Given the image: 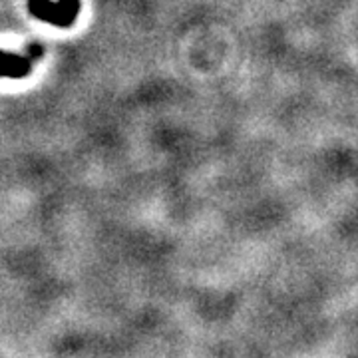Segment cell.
Segmentation results:
<instances>
[{"label":"cell","mask_w":358,"mask_h":358,"mask_svg":"<svg viewBox=\"0 0 358 358\" xmlns=\"http://www.w3.org/2000/svg\"><path fill=\"white\" fill-rule=\"evenodd\" d=\"M40 54H42L40 46H32L26 56L0 50V78H14V80L24 78L26 74H30V70L36 62V58H40Z\"/></svg>","instance_id":"obj_2"},{"label":"cell","mask_w":358,"mask_h":358,"mask_svg":"<svg viewBox=\"0 0 358 358\" xmlns=\"http://www.w3.org/2000/svg\"><path fill=\"white\" fill-rule=\"evenodd\" d=\"M28 10L42 22L68 28L74 24L80 13V0H28Z\"/></svg>","instance_id":"obj_1"}]
</instances>
